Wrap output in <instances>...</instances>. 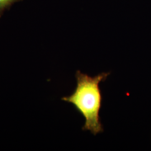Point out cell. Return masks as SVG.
Masks as SVG:
<instances>
[{
	"instance_id": "1",
	"label": "cell",
	"mask_w": 151,
	"mask_h": 151,
	"mask_svg": "<svg viewBox=\"0 0 151 151\" xmlns=\"http://www.w3.org/2000/svg\"><path fill=\"white\" fill-rule=\"evenodd\" d=\"M110 72H103L94 77L77 70V86L72 94L62 98L63 101L74 105L85 119L82 130H88L96 135L104 131L99 115L102 104V94L100 83L105 81Z\"/></svg>"
},
{
	"instance_id": "2",
	"label": "cell",
	"mask_w": 151,
	"mask_h": 151,
	"mask_svg": "<svg viewBox=\"0 0 151 151\" xmlns=\"http://www.w3.org/2000/svg\"><path fill=\"white\" fill-rule=\"evenodd\" d=\"M23 0H0V18L6 9H9L14 3Z\"/></svg>"
}]
</instances>
